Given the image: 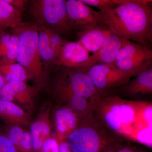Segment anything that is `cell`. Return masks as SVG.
I'll use <instances>...</instances> for the list:
<instances>
[{"mask_svg": "<svg viewBox=\"0 0 152 152\" xmlns=\"http://www.w3.org/2000/svg\"><path fill=\"white\" fill-rule=\"evenodd\" d=\"M18 48V38L15 34H11L9 39L5 56L0 64H8L17 63Z\"/></svg>", "mask_w": 152, "mask_h": 152, "instance_id": "cell-22", "label": "cell"}, {"mask_svg": "<svg viewBox=\"0 0 152 152\" xmlns=\"http://www.w3.org/2000/svg\"><path fill=\"white\" fill-rule=\"evenodd\" d=\"M40 117L32 123L30 126V134L32 142L34 152H41L44 141L48 138L51 128L47 118Z\"/></svg>", "mask_w": 152, "mask_h": 152, "instance_id": "cell-17", "label": "cell"}, {"mask_svg": "<svg viewBox=\"0 0 152 152\" xmlns=\"http://www.w3.org/2000/svg\"><path fill=\"white\" fill-rule=\"evenodd\" d=\"M59 144L56 139L48 137L44 141L41 152H59Z\"/></svg>", "mask_w": 152, "mask_h": 152, "instance_id": "cell-27", "label": "cell"}, {"mask_svg": "<svg viewBox=\"0 0 152 152\" xmlns=\"http://www.w3.org/2000/svg\"><path fill=\"white\" fill-rule=\"evenodd\" d=\"M110 34L108 28L103 23L89 27L76 34L77 42L89 53H93L100 48Z\"/></svg>", "mask_w": 152, "mask_h": 152, "instance_id": "cell-10", "label": "cell"}, {"mask_svg": "<svg viewBox=\"0 0 152 152\" xmlns=\"http://www.w3.org/2000/svg\"><path fill=\"white\" fill-rule=\"evenodd\" d=\"M46 29L48 32L50 42L56 52L57 58L58 55L61 49L62 48L64 42L65 40L63 39L61 36L55 32L47 28H46Z\"/></svg>", "mask_w": 152, "mask_h": 152, "instance_id": "cell-25", "label": "cell"}, {"mask_svg": "<svg viewBox=\"0 0 152 152\" xmlns=\"http://www.w3.org/2000/svg\"><path fill=\"white\" fill-rule=\"evenodd\" d=\"M121 46L117 53L115 62L130 58L145 51L150 48V47L142 45L128 39H121Z\"/></svg>", "mask_w": 152, "mask_h": 152, "instance_id": "cell-20", "label": "cell"}, {"mask_svg": "<svg viewBox=\"0 0 152 152\" xmlns=\"http://www.w3.org/2000/svg\"><path fill=\"white\" fill-rule=\"evenodd\" d=\"M121 43V38L112 34L109 35L100 48L91 56H90L78 72H86L89 68L95 65L113 64Z\"/></svg>", "mask_w": 152, "mask_h": 152, "instance_id": "cell-9", "label": "cell"}, {"mask_svg": "<svg viewBox=\"0 0 152 152\" xmlns=\"http://www.w3.org/2000/svg\"><path fill=\"white\" fill-rule=\"evenodd\" d=\"M39 49L45 74L48 78L50 69L53 66L56 55L50 42L46 29L38 26Z\"/></svg>", "mask_w": 152, "mask_h": 152, "instance_id": "cell-15", "label": "cell"}, {"mask_svg": "<svg viewBox=\"0 0 152 152\" xmlns=\"http://www.w3.org/2000/svg\"><path fill=\"white\" fill-rule=\"evenodd\" d=\"M152 50L151 48L139 54L115 62L117 67L135 77L152 67Z\"/></svg>", "mask_w": 152, "mask_h": 152, "instance_id": "cell-11", "label": "cell"}, {"mask_svg": "<svg viewBox=\"0 0 152 152\" xmlns=\"http://www.w3.org/2000/svg\"><path fill=\"white\" fill-rule=\"evenodd\" d=\"M66 5L71 27L76 34L103 23L100 11L95 10L81 0L66 1Z\"/></svg>", "mask_w": 152, "mask_h": 152, "instance_id": "cell-7", "label": "cell"}, {"mask_svg": "<svg viewBox=\"0 0 152 152\" xmlns=\"http://www.w3.org/2000/svg\"><path fill=\"white\" fill-rule=\"evenodd\" d=\"M5 83V82L4 79L1 75L0 74V90Z\"/></svg>", "mask_w": 152, "mask_h": 152, "instance_id": "cell-32", "label": "cell"}, {"mask_svg": "<svg viewBox=\"0 0 152 152\" xmlns=\"http://www.w3.org/2000/svg\"><path fill=\"white\" fill-rule=\"evenodd\" d=\"M122 87L124 93L132 97L152 95V67L135 76Z\"/></svg>", "mask_w": 152, "mask_h": 152, "instance_id": "cell-12", "label": "cell"}, {"mask_svg": "<svg viewBox=\"0 0 152 152\" xmlns=\"http://www.w3.org/2000/svg\"><path fill=\"white\" fill-rule=\"evenodd\" d=\"M0 74L3 76L6 83L17 81L26 82L32 77L18 63L8 64H0Z\"/></svg>", "mask_w": 152, "mask_h": 152, "instance_id": "cell-19", "label": "cell"}, {"mask_svg": "<svg viewBox=\"0 0 152 152\" xmlns=\"http://www.w3.org/2000/svg\"><path fill=\"white\" fill-rule=\"evenodd\" d=\"M24 131L18 125H11L7 136L9 140L17 148L23 137Z\"/></svg>", "mask_w": 152, "mask_h": 152, "instance_id": "cell-24", "label": "cell"}, {"mask_svg": "<svg viewBox=\"0 0 152 152\" xmlns=\"http://www.w3.org/2000/svg\"><path fill=\"white\" fill-rule=\"evenodd\" d=\"M26 82L17 81L6 83L0 90V99L13 102L28 87Z\"/></svg>", "mask_w": 152, "mask_h": 152, "instance_id": "cell-21", "label": "cell"}, {"mask_svg": "<svg viewBox=\"0 0 152 152\" xmlns=\"http://www.w3.org/2000/svg\"><path fill=\"white\" fill-rule=\"evenodd\" d=\"M152 1L131 0L110 10L101 12L112 34L150 47L152 42Z\"/></svg>", "mask_w": 152, "mask_h": 152, "instance_id": "cell-1", "label": "cell"}, {"mask_svg": "<svg viewBox=\"0 0 152 152\" xmlns=\"http://www.w3.org/2000/svg\"><path fill=\"white\" fill-rule=\"evenodd\" d=\"M12 33L18 38L17 62L32 76L37 88H41L47 77L39 52L38 25L22 22L12 29Z\"/></svg>", "mask_w": 152, "mask_h": 152, "instance_id": "cell-2", "label": "cell"}, {"mask_svg": "<svg viewBox=\"0 0 152 152\" xmlns=\"http://www.w3.org/2000/svg\"><path fill=\"white\" fill-rule=\"evenodd\" d=\"M89 56V52L78 42L65 41L53 66L79 71Z\"/></svg>", "mask_w": 152, "mask_h": 152, "instance_id": "cell-8", "label": "cell"}, {"mask_svg": "<svg viewBox=\"0 0 152 152\" xmlns=\"http://www.w3.org/2000/svg\"><path fill=\"white\" fill-rule=\"evenodd\" d=\"M22 22V14L6 2L0 0V27L4 29H13Z\"/></svg>", "mask_w": 152, "mask_h": 152, "instance_id": "cell-18", "label": "cell"}, {"mask_svg": "<svg viewBox=\"0 0 152 152\" xmlns=\"http://www.w3.org/2000/svg\"><path fill=\"white\" fill-rule=\"evenodd\" d=\"M86 73L100 92L123 86L132 77L117 67L114 63L95 65L89 68Z\"/></svg>", "mask_w": 152, "mask_h": 152, "instance_id": "cell-5", "label": "cell"}, {"mask_svg": "<svg viewBox=\"0 0 152 152\" xmlns=\"http://www.w3.org/2000/svg\"><path fill=\"white\" fill-rule=\"evenodd\" d=\"M107 152H116L115 151H108Z\"/></svg>", "mask_w": 152, "mask_h": 152, "instance_id": "cell-34", "label": "cell"}, {"mask_svg": "<svg viewBox=\"0 0 152 152\" xmlns=\"http://www.w3.org/2000/svg\"><path fill=\"white\" fill-rule=\"evenodd\" d=\"M53 90L58 98L69 104V107L77 115H87L93 109V106L91 104L92 103L81 96L59 87H53Z\"/></svg>", "mask_w": 152, "mask_h": 152, "instance_id": "cell-14", "label": "cell"}, {"mask_svg": "<svg viewBox=\"0 0 152 152\" xmlns=\"http://www.w3.org/2000/svg\"><path fill=\"white\" fill-rule=\"evenodd\" d=\"M6 2L12 6L17 10L23 12L26 8L28 1L26 0H5Z\"/></svg>", "mask_w": 152, "mask_h": 152, "instance_id": "cell-29", "label": "cell"}, {"mask_svg": "<svg viewBox=\"0 0 152 152\" xmlns=\"http://www.w3.org/2000/svg\"><path fill=\"white\" fill-rule=\"evenodd\" d=\"M59 152H72L67 142L63 141L60 143Z\"/></svg>", "mask_w": 152, "mask_h": 152, "instance_id": "cell-30", "label": "cell"}, {"mask_svg": "<svg viewBox=\"0 0 152 152\" xmlns=\"http://www.w3.org/2000/svg\"><path fill=\"white\" fill-rule=\"evenodd\" d=\"M4 32V29L0 27V36Z\"/></svg>", "mask_w": 152, "mask_h": 152, "instance_id": "cell-33", "label": "cell"}, {"mask_svg": "<svg viewBox=\"0 0 152 152\" xmlns=\"http://www.w3.org/2000/svg\"><path fill=\"white\" fill-rule=\"evenodd\" d=\"M0 152H19L7 135L0 132Z\"/></svg>", "mask_w": 152, "mask_h": 152, "instance_id": "cell-26", "label": "cell"}, {"mask_svg": "<svg viewBox=\"0 0 152 152\" xmlns=\"http://www.w3.org/2000/svg\"><path fill=\"white\" fill-rule=\"evenodd\" d=\"M59 72L54 80V86L64 89L96 103L100 99V92L95 87L86 72L64 67H58Z\"/></svg>", "mask_w": 152, "mask_h": 152, "instance_id": "cell-4", "label": "cell"}, {"mask_svg": "<svg viewBox=\"0 0 152 152\" xmlns=\"http://www.w3.org/2000/svg\"><path fill=\"white\" fill-rule=\"evenodd\" d=\"M29 13L38 26L50 29L61 37L73 32L65 0H32Z\"/></svg>", "mask_w": 152, "mask_h": 152, "instance_id": "cell-3", "label": "cell"}, {"mask_svg": "<svg viewBox=\"0 0 152 152\" xmlns=\"http://www.w3.org/2000/svg\"><path fill=\"white\" fill-rule=\"evenodd\" d=\"M67 142L72 152H102L107 144L103 134L88 125L76 128L68 135Z\"/></svg>", "mask_w": 152, "mask_h": 152, "instance_id": "cell-6", "label": "cell"}, {"mask_svg": "<svg viewBox=\"0 0 152 152\" xmlns=\"http://www.w3.org/2000/svg\"><path fill=\"white\" fill-rule=\"evenodd\" d=\"M89 6L97 8L101 12L110 10L118 6L129 2L131 0H81Z\"/></svg>", "mask_w": 152, "mask_h": 152, "instance_id": "cell-23", "label": "cell"}, {"mask_svg": "<svg viewBox=\"0 0 152 152\" xmlns=\"http://www.w3.org/2000/svg\"><path fill=\"white\" fill-rule=\"evenodd\" d=\"M0 118L11 125H25L28 122V114L13 102L0 99Z\"/></svg>", "mask_w": 152, "mask_h": 152, "instance_id": "cell-16", "label": "cell"}, {"mask_svg": "<svg viewBox=\"0 0 152 152\" xmlns=\"http://www.w3.org/2000/svg\"><path fill=\"white\" fill-rule=\"evenodd\" d=\"M10 34L4 31L0 36V61L5 56Z\"/></svg>", "mask_w": 152, "mask_h": 152, "instance_id": "cell-28", "label": "cell"}, {"mask_svg": "<svg viewBox=\"0 0 152 152\" xmlns=\"http://www.w3.org/2000/svg\"><path fill=\"white\" fill-rule=\"evenodd\" d=\"M55 124L58 134L61 137L69 135L77 127V115L69 107L58 109L55 114Z\"/></svg>", "mask_w": 152, "mask_h": 152, "instance_id": "cell-13", "label": "cell"}, {"mask_svg": "<svg viewBox=\"0 0 152 152\" xmlns=\"http://www.w3.org/2000/svg\"><path fill=\"white\" fill-rule=\"evenodd\" d=\"M116 152H138L135 148L130 147L120 148L115 151Z\"/></svg>", "mask_w": 152, "mask_h": 152, "instance_id": "cell-31", "label": "cell"}]
</instances>
